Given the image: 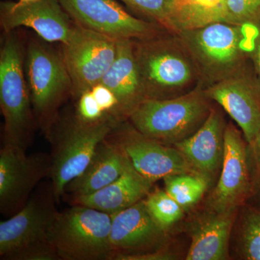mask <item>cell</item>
I'll list each match as a JSON object with an SVG mask.
<instances>
[{
	"instance_id": "cell-1",
	"label": "cell",
	"mask_w": 260,
	"mask_h": 260,
	"mask_svg": "<svg viewBox=\"0 0 260 260\" xmlns=\"http://www.w3.org/2000/svg\"><path fill=\"white\" fill-rule=\"evenodd\" d=\"M259 25L218 22L178 34L200 78L210 85L237 75L248 65Z\"/></svg>"
},
{
	"instance_id": "cell-2",
	"label": "cell",
	"mask_w": 260,
	"mask_h": 260,
	"mask_svg": "<svg viewBox=\"0 0 260 260\" xmlns=\"http://www.w3.org/2000/svg\"><path fill=\"white\" fill-rule=\"evenodd\" d=\"M51 183L0 223V257L12 260L60 259L49 237L59 212Z\"/></svg>"
},
{
	"instance_id": "cell-3",
	"label": "cell",
	"mask_w": 260,
	"mask_h": 260,
	"mask_svg": "<svg viewBox=\"0 0 260 260\" xmlns=\"http://www.w3.org/2000/svg\"><path fill=\"white\" fill-rule=\"evenodd\" d=\"M208 100L204 90L198 86L170 99H145L129 117L140 134L174 145L203 125L211 109Z\"/></svg>"
},
{
	"instance_id": "cell-4",
	"label": "cell",
	"mask_w": 260,
	"mask_h": 260,
	"mask_svg": "<svg viewBox=\"0 0 260 260\" xmlns=\"http://www.w3.org/2000/svg\"><path fill=\"white\" fill-rule=\"evenodd\" d=\"M112 216L81 205L58 213L49 241L60 259H112Z\"/></svg>"
},
{
	"instance_id": "cell-5",
	"label": "cell",
	"mask_w": 260,
	"mask_h": 260,
	"mask_svg": "<svg viewBox=\"0 0 260 260\" xmlns=\"http://www.w3.org/2000/svg\"><path fill=\"white\" fill-rule=\"evenodd\" d=\"M135 54L146 99L177 93L200 78L198 68L180 38L140 45Z\"/></svg>"
},
{
	"instance_id": "cell-6",
	"label": "cell",
	"mask_w": 260,
	"mask_h": 260,
	"mask_svg": "<svg viewBox=\"0 0 260 260\" xmlns=\"http://www.w3.org/2000/svg\"><path fill=\"white\" fill-rule=\"evenodd\" d=\"M113 124L109 119L85 122L78 118L54 141L49 177L56 201L88 167L98 146L112 133Z\"/></svg>"
},
{
	"instance_id": "cell-7",
	"label": "cell",
	"mask_w": 260,
	"mask_h": 260,
	"mask_svg": "<svg viewBox=\"0 0 260 260\" xmlns=\"http://www.w3.org/2000/svg\"><path fill=\"white\" fill-rule=\"evenodd\" d=\"M0 105L4 116V145L26 150L30 143V109L20 48L8 38L0 54Z\"/></svg>"
},
{
	"instance_id": "cell-8",
	"label": "cell",
	"mask_w": 260,
	"mask_h": 260,
	"mask_svg": "<svg viewBox=\"0 0 260 260\" xmlns=\"http://www.w3.org/2000/svg\"><path fill=\"white\" fill-rule=\"evenodd\" d=\"M64 62L77 93L100 83L115 59L117 40L83 26L74 27L64 44Z\"/></svg>"
},
{
	"instance_id": "cell-9",
	"label": "cell",
	"mask_w": 260,
	"mask_h": 260,
	"mask_svg": "<svg viewBox=\"0 0 260 260\" xmlns=\"http://www.w3.org/2000/svg\"><path fill=\"white\" fill-rule=\"evenodd\" d=\"M25 151L13 145H4L0 150V210L5 215L18 213L34 188L50 174L51 156Z\"/></svg>"
},
{
	"instance_id": "cell-10",
	"label": "cell",
	"mask_w": 260,
	"mask_h": 260,
	"mask_svg": "<svg viewBox=\"0 0 260 260\" xmlns=\"http://www.w3.org/2000/svg\"><path fill=\"white\" fill-rule=\"evenodd\" d=\"M204 92L237 122L251 145L260 130V81L254 68L251 70L247 65L237 75L210 85Z\"/></svg>"
},
{
	"instance_id": "cell-11",
	"label": "cell",
	"mask_w": 260,
	"mask_h": 260,
	"mask_svg": "<svg viewBox=\"0 0 260 260\" xmlns=\"http://www.w3.org/2000/svg\"><path fill=\"white\" fill-rule=\"evenodd\" d=\"M61 7L80 24L116 40L146 39L153 29L135 18L114 0H59Z\"/></svg>"
},
{
	"instance_id": "cell-12",
	"label": "cell",
	"mask_w": 260,
	"mask_h": 260,
	"mask_svg": "<svg viewBox=\"0 0 260 260\" xmlns=\"http://www.w3.org/2000/svg\"><path fill=\"white\" fill-rule=\"evenodd\" d=\"M245 142L232 124L225 126L221 172L208 200L212 211H236L249 194L250 177Z\"/></svg>"
},
{
	"instance_id": "cell-13",
	"label": "cell",
	"mask_w": 260,
	"mask_h": 260,
	"mask_svg": "<svg viewBox=\"0 0 260 260\" xmlns=\"http://www.w3.org/2000/svg\"><path fill=\"white\" fill-rule=\"evenodd\" d=\"M110 242L114 251L112 259L121 255H137L162 249L167 232L154 221L144 200L129 208L111 214Z\"/></svg>"
},
{
	"instance_id": "cell-14",
	"label": "cell",
	"mask_w": 260,
	"mask_h": 260,
	"mask_svg": "<svg viewBox=\"0 0 260 260\" xmlns=\"http://www.w3.org/2000/svg\"><path fill=\"white\" fill-rule=\"evenodd\" d=\"M112 141L120 147L135 169L153 184L169 176L197 173L176 147L147 138L137 130L121 133Z\"/></svg>"
},
{
	"instance_id": "cell-15",
	"label": "cell",
	"mask_w": 260,
	"mask_h": 260,
	"mask_svg": "<svg viewBox=\"0 0 260 260\" xmlns=\"http://www.w3.org/2000/svg\"><path fill=\"white\" fill-rule=\"evenodd\" d=\"M59 0H36L28 3L2 2L1 25L6 31L18 27L32 28L49 42L67 44L74 27L61 9Z\"/></svg>"
},
{
	"instance_id": "cell-16",
	"label": "cell",
	"mask_w": 260,
	"mask_h": 260,
	"mask_svg": "<svg viewBox=\"0 0 260 260\" xmlns=\"http://www.w3.org/2000/svg\"><path fill=\"white\" fill-rule=\"evenodd\" d=\"M27 73L34 109L39 115H47L71 83L64 60L34 44L28 51Z\"/></svg>"
},
{
	"instance_id": "cell-17",
	"label": "cell",
	"mask_w": 260,
	"mask_h": 260,
	"mask_svg": "<svg viewBox=\"0 0 260 260\" xmlns=\"http://www.w3.org/2000/svg\"><path fill=\"white\" fill-rule=\"evenodd\" d=\"M225 128L220 112L211 108L206 120L194 134L173 145L195 172L211 181L223 164Z\"/></svg>"
},
{
	"instance_id": "cell-18",
	"label": "cell",
	"mask_w": 260,
	"mask_h": 260,
	"mask_svg": "<svg viewBox=\"0 0 260 260\" xmlns=\"http://www.w3.org/2000/svg\"><path fill=\"white\" fill-rule=\"evenodd\" d=\"M100 83L114 92L119 102V112L126 115L146 99L131 39L117 40L115 59Z\"/></svg>"
},
{
	"instance_id": "cell-19",
	"label": "cell",
	"mask_w": 260,
	"mask_h": 260,
	"mask_svg": "<svg viewBox=\"0 0 260 260\" xmlns=\"http://www.w3.org/2000/svg\"><path fill=\"white\" fill-rule=\"evenodd\" d=\"M153 185L135 169L129 159L117 179L92 194L73 198V205H84L111 215L144 200Z\"/></svg>"
},
{
	"instance_id": "cell-20",
	"label": "cell",
	"mask_w": 260,
	"mask_h": 260,
	"mask_svg": "<svg viewBox=\"0 0 260 260\" xmlns=\"http://www.w3.org/2000/svg\"><path fill=\"white\" fill-rule=\"evenodd\" d=\"M128 161L120 147L107 138L98 146L84 172L68 184L64 194L69 193L75 198L100 190L120 177Z\"/></svg>"
},
{
	"instance_id": "cell-21",
	"label": "cell",
	"mask_w": 260,
	"mask_h": 260,
	"mask_svg": "<svg viewBox=\"0 0 260 260\" xmlns=\"http://www.w3.org/2000/svg\"><path fill=\"white\" fill-rule=\"evenodd\" d=\"M235 212L212 211L203 216L191 233V245L186 259H226Z\"/></svg>"
},
{
	"instance_id": "cell-22",
	"label": "cell",
	"mask_w": 260,
	"mask_h": 260,
	"mask_svg": "<svg viewBox=\"0 0 260 260\" xmlns=\"http://www.w3.org/2000/svg\"><path fill=\"white\" fill-rule=\"evenodd\" d=\"M225 0H168L167 28L177 34L225 22Z\"/></svg>"
},
{
	"instance_id": "cell-23",
	"label": "cell",
	"mask_w": 260,
	"mask_h": 260,
	"mask_svg": "<svg viewBox=\"0 0 260 260\" xmlns=\"http://www.w3.org/2000/svg\"><path fill=\"white\" fill-rule=\"evenodd\" d=\"M164 181L165 191L183 209L199 202L210 182L209 179L198 173L175 174L164 178Z\"/></svg>"
},
{
	"instance_id": "cell-24",
	"label": "cell",
	"mask_w": 260,
	"mask_h": 260,
	"mask_svg": "<svg viewBox=\"0 0 260 260\" xmlns=\"http://www.w3.org/2000/svg\"><path fill=\"white\" fill-rule=\"evenodd\" d=\"M145 206L155 223L167 232L183 218L184 209L167 191L155 189L144 199Z\"/></svg>"
},
{
	"instance_id": "cell-25",
	"label": "cell",
	"mask_w": 260,
	"mask_h": 260,
	"mask_svg": "<svg viewBox=\"0 0 260 260\" xmlns=\"http://www.w3.org/2000/svg\"><path fill=\"white\" fill-rule=\"evenodd\" d=\"M239 247L245 259L260 260V211L246 210L240 228Z\"/></svg>"
},
{
	"instance_id": "cell-26",
	"label": "cell",
	"mask_w": 260,
	"mask_h": 260,
	"mask_svg": "<svg viewBox=\"0 0 260 260\" xmlns=\"http://www.w3.org/2000/svg\"><path fill=\"white\" fill-rule=\"evenodd\" d=\"M225 22L234 25H259L260 0H225Z\"/></svg>"
},
{
	"instance_id": "cell-27",
	"label": "cell",
	"mask_w": 260,
	"mask_h": 260,
	"mask_svg": "<svg viewBox=\"0 0 260 260\" xmlns=\"http://www.w3.org/2000/svg\"><path fill=\"white\" fill-rule=\"evenodd\" d=\"M130 8L153 18L167 28L168 0H121Z\"/></svg>"
},
{
	"instance_id": "cell-28",
	"label": "cell",
	"mask_w": 260,
	"mask_h": 260,
	"mask_svg": "<svg viewBox=\"0 0 260 260\" xmlns=\"http://www.w3.org/2000/svg\"><path fill=\"white\" fill-rule=\"evenodd\" d=\"M78 118L85 122H95L102 120L105 112L102 110L91 90L80 94L78 107Z\"/></svg>"
},
{
	"instance_id": "cell-29",
	"label": "cell",
	"mask_w": 260,
	"mask_h": 260,
	"mask_svg": "<svg viewBox=\"0 0 260 260\" xmlns=\"http://www.w3.org/2000/svg\"><path fill=\"white\" fill-rule=\"evenodd\" d=\"M90 90L104 112L115 111H119V104L117 98L110 88L104 84L99 83L94 85Z\"/></svg>"
},
{
	"instance_id": "cell-30",
	"label": "cell",
	"mask_w": 260,
	"mask_h": 260,
	"mask_svg": "<svg viewBox=\"0 0 260 260\" xmlns=\"http://www.w3.org/2000/svg\"><path fill=\"white\" fill-rule=\"evenodd\" d=\"M251 59L258 79L260 81V23L259 24V34L254 43V49L251 52Z\"/></svg>"
},
{
	"instance_id": "cell-31",
	"label": "cell",
	"mask_w": 260,
	"mask_h": 260,
	"mask_svg": "<svg viewBox=\"0 0 260 260\" xmlns=\"http://www.w3.org/2000/svg\"><path fill=\"white\" fill-rule=\"evenodd\" d=\"M250 145L253 149V151H254L256 160L260 165V130L258 134L256 135L255 138H254V141Z\"/></svg>"
},
{
	"instance_id": "cell-32",
	"label": "cell",
	"mask_w": 260,
	"mask_h": 260,
	"mask_svg": "<svg viewBox=\"0 0 260 260\" xmlns=\"http://www.w3.org/2000/svg\"><path fill=\"white\" fill-rule=\"evenodd\" d=\"M19 1L22 2V3H28V2H34L36 0H19Z\"/></svg>"
}]
</instances>
